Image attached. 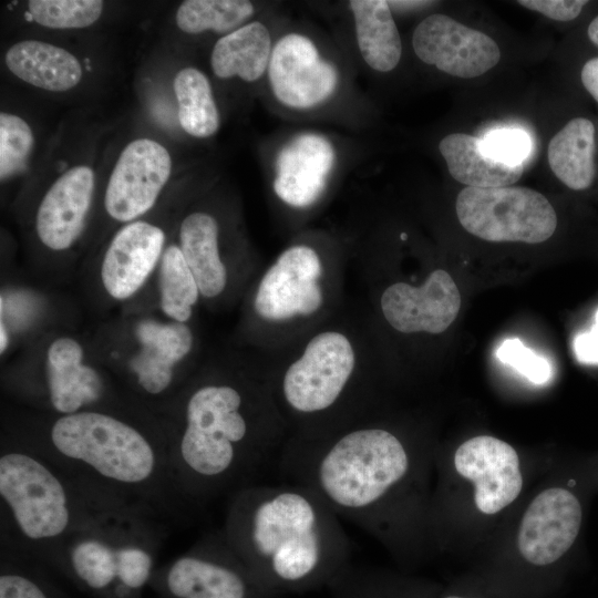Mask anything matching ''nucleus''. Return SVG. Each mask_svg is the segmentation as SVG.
<instances>
[{"label": "nucleus", "mask_w": 598, "mask_h": 598, "mask_svg": "<svg viewBox=\"0 0 598 598\" xmlns=\"http://www.w3.org/2000/svg\"><path fill=\"white\" fill-rule=\"evenodd\" d=\"M172 158L165 146L151 138L128 143L111 173L104 196L107 214L132 221L148 212L167 183Z\"/></svg>", "instance_id": "obj_12"}, {"label": "nucleus", "mask_w": 598, "mask_h": 598, "mask_svg": "<svg viewBox=\"0 0 598 598\" xmlns=\"http://www.w3.org/2000/svg\"><path fill=\"white\" fill-rule=\"evenodd\" d=\"M288 437L267 381L202 382L187 393L168 446L177 487L187 504L231 495L277 466Z\"/></svg>", "instance_id": "obj_2"}, {"label": "nucleus", "mask_w": 598, "mask_h": 598, "mask_svg": "<svg viewBox=\"0 0 598 598\" xmlns=\"http://www.w3.org/2000/svg\"><path fill=\"white\" fill-rule=\"evenodd\" d=\"M584 520V506L576 492L551 486L527 506L517 532L520 556L535 566L560 559L576 543Z\"/></svg>", "instance_id": "obj_11"}, {"label": "nucleus", "mask_w": 598, "mask_h": 598, "mask_svg": "<svg viewBox=\"0 0 598 598\" xmlns=\"http://www.w3.org/2000/svg\"><path fill=\"white\" fill-rule=\"evenodd\" d=\"M105 525V524H104ZM70 544L69 560L76 577L94 590L107 588L117 578V544L102 525L82 532Z\"/></svg>", "instance_id": "obj_28"}, {"label": "nucleus", "mask_w": 598, "mask_h": 598, "mask_svg": "<svg viewBox=\"0 0 598 598\" xmlns=\"http://www.w3.org/2000/svg\"><path fill=\"white\" fill-rule=\"evenodd\" d=\"M221 532L277 596L329 587L351 565L340 518L298 484H252L235 492Z\"/></svg>", "instance_id": "obj_3"}, {"label": "nucleus", "mask_w": 598, "mask_h": 598, "mask_svg": "<svg viewBox=\"0 0 598 598\" xmlns=\"http://www.w3.org/2000/svg\"><path fill=\"white\" fill-rule=\"evenodd\" d=\"M162 311L174 321L186 323L200 296L179 246H168L161 258L158 270Z\"/></svg>", "instance_id": "obj_30"}, {"label": "nucleus", "mask_w": 598, "mask_h": 598, "mask_svg": "<svg viewBox=\"0 0 598 598\" xmlns=\"http://www.w3.org/2000/svg\"><path fill=\"white\" fill-rule=\"evenodd\" d=\"M324 264L316 247L298 243L282 250L260 278L254 311L271 324L317 315L324 306Z\"/></svg>", "instance_id": "obj_9"}, {"label": "nucleus", "mask_w": 598, "mask_h": 598, "mask_svg": "<svg viewBox=\"0 0 598 598\" xmlns=\"http://www.w3.org/2000/svg\"><path fill=\"white\" fill-rule=\"evenodd\" d=\"M412 47L422 62L463 79L484 74L501 59V50L491 37L440 13L416 25Z\"/></svg>", "instance_id": "obj_13"}, {"label": "nucleus", "mask_w": 598, "mask_h": 598, "mask_svg": "<svg viewBox=\"0 0 598 598\" xmlns=\"http://www.w3.org/2000/svg\"><path fill=\"white\" fill-rule=\"evenodd\" d=\"M461 307L456 283L447 271H432L421 286L395 282L386 287L380 308L388 323L399 332H444Z\"/></svg>", "instance_id": "obj_15"}, {"label": "nucleus", "mask_w": 598, "mask_h": 598, "mask_svg": "<svg viewBox=\"0 0 598 598\" xmlns=\"http://www.w3.org/2000/svg\"><path fill=\"white\" fill-rule=\"evenodd\" d=\"M581 82L590 95L598 102V56L588 60L581 69Z\"/></svg>", "instance_id": "obj_40"}, {"label": "nucleus", "mask_w": 598, "mask_h": 598, "mask_svg": "<svg viewBox=\"0 0 598 598\" xmlns=\"http://www.w3.org/2000/svg\"><path fill=\"white\" fill-rule=\"evenodd\" d=\"M6 64L20 80L52 92H64L82 79L79 60L63 48L39 40L14 43L6 53Z\"/></svg>", "instance_id": "obj_21"}, {"label": "nucleus", "mask_w": 598, "mask_h": 598, "mask_svg": "<svg viewBox=\"0 0 598 598\" xmlns=\"http://www.w3.org/2000/svg\"><path fill=\"white\" fill-rule=\"evenodd\" d=\"M117 579L128 589L143 587L152 573L153 557L137 540H122L116 548Z\"/></svg>", "instance_id": "obj_35"}, {"label": "nucleus", "mask_w": 598, "mask_h": 598, "mask_svg": "<svg viewBox=\"0 0 598 598\" xmlns=\"http://www.w3.org/2000/svg\"><path fill=\"white\" fill-rule=\"evenodd\" d=\"M352 340L328 329L312 336L280 373L267 381L289 437L318 440L372 420Z\"/></svg>", "instance_id": "obj_5"}, {"label": "nucleus", "mask_w": 598, "mask_h": 598, "mask_svg": "<svg viewBox=\"0 0 598 598\" xmlns=\"http://www.w3.org/2000/svg\"><path fill=\"white\" fill-rule=\"evenodd\" d=\"M595 126L588 118L570 120L550 140L548 164L556 177L574 190L588 188L595 178Z\"/></svg>", "instance_id": "obj_26"}, {"label": "nucleus", "mask_w": 598, "mask_h": 598, "mask_svg": "<svg viewBox=\"0 0 598 598\" xmlns=\"http://www.w3.org/2000/svg\"><path fill=\"white\" fill-rule=\"evenodd\" d=\"M48 441L51 455L47 458L123 507L131 509L130 504L137 501L145 509H154L163 497L159 492L166 491L186 503L168 448L120 416L97 410L61 415L52 423Z\"/></svg>", "instance_id": "obj_4"}, {"label": "nucleus", "mask_w": 598, "mask_h": 598, "mask_svg": "<svg viewBox=\"0 0 598 598\" xmlns=\"http://www.w3.org/2000/svg\"><path fill=\"white\" fill-rule=\"evenodd\" d=\"M0 598H49L47 594L30 578L6 573L0 576Z\"/></svg>", "instance_id": "obj_38"}, {"label": "nucleus", "mask_w": 598, "mask_h": 598, "mask_svg": "<svg viewBox=\"0 0 598 598\" xmlns=\"http://www.w3.org/2000/svg\"><path fill=\"white\" fill-rule=\"evenodd\" d=\"M496 357L535 384H543L550 378L549 362L525 347L517 338L503 341L496 350Z\"/></svg>", "instance_id": "obj_36"}, {"label": "nucleus", "mask_w": 598, "mask_h": 598, "mask_svg": "<svg viewBox=\"0 0 598 598\" xmlns=\"http://www.w3.org/2000/svg\"><path fill=\"white\" fill-rule=\"evenodd\" d=\"M266 78L274 100L295 112L326 106L342 81L338 66L302 31H288L274 40Z\"/></svg>", "instance_id": "obj_8"}, {"label": "nucleus", "mask_w": 598, "mask_h": 598, "mask_svg": "<svg viewBox=\"0 0 598 598\" xmlns=\"http://www.w3.org/2000/svg\"><path fill=\"white\" fill-rule=\"evenodd\" d=\"M255 6L247 0H186L176 11V24L188 34L207 31L226 35L251 21Z\"/></svg>", "instance_id": "obj_29"}, {"label": "nucleus", "mask_w": 598, "mask_h": 598, "mask_svg": "<svg viewBox=\"0 0 598 598\" xmlns=\"http://www.w3.org/2000/svg\"><path fill=\"white\" fill-rule=\"evenodd\" d=\"M482 151L488 156L511 165H519L529 156L533 143L520 128L497 127L480 138Z\"/></svg>", "instance_id": "obj_34"}, {"label": "nucleus", "mask_w": 598, "mask_h": 598, "mask_svg": "<svg viewBox=\"0 0 598 598\" xmlns=\"http://www.w3.org/2000/svg\"><path fill=\"white\" fill-rule=\"evenodd\" d=\"M165 585L174 598L277 597L231 548L223 532L174 560Z\"/></svg>", "instance_id": "obj_10"}, {"label": "nucleus", "mask_w": 598, "mask_h": 598, "mask_svg": "<svg viewBox=\"0 0 598 598\" xmlns=\"http://www.w3.org/2000/svg\"><path fill=\"white\" fill-rule=\"evenodd\" d=\"M178 121L190 136L207 138L219 128L220 116L208 78L194 66L183 68L173 82Z\"/></svg>", "instance_id": "obj_27"}, {"label": "nucleus", "mask_w": 598, "mask_h": 598, "mask_svg": "<svg viewBox=\"0 0 598 598\" xmlns=\"http://www.w3.org/2000/svg\"><path fill=\"white\" fill-rule=\"evenodd\" d=\"M518 3L556 21H570L579 16L584 0H519Z\"/></svg>", "instance_id": "obj_37"}, {"label": "nucleus", "mask_w": 598, "mask_h": 598, "mask_svg": "<svg viewBox=\"0 0 598 598\" xmlns=\"http://www.w3.org/2000/svg\"><path fill=\"white\" fill-rule=\"evenodd\" d=\"M355 40L365 64L381 73L396 68L402 42L392 10L385 0H351L348 4Z\"/></svg>", "instance_id": "obj_24"}, {"label": "nucleus", "mask_w": 598, "mask_h": 598, "mask_svg": "<svg viewBox=\"0 0 598 598\" xmlns=\"http://www.w3.org/2000/svg\"><path fill=\"white\" fill-rule=\"evenodd\" d=\"M179 248L200 296L216 298L227 286L228 272L219 251V225L205 212L187 215L179 227Z\"/></svg>", "instance_id": "obj_23"}, {"label": "nucleus", "mask_w": 598, "mask_h": 598, "mask_svg": "<svg viewBox=\"0 0 598 598\" xmlns=\"http://www.w3.org/2000/svg\"><path fill=\"white\" fill-rule=\"evenodd\" d=\"M33 148V134L21 117L0 113V177L4 181L22 172Z\"/></svg>", "instance_id": "obj_32"}, {"label": "nucleus", "mask_w": 598, "mask_h": 598, "mask_svg": "<svg viewBox=\"0 0 598 598\" xmlns=\"http://www.w3.org/2000/svg\"><path fill=\"white\" fill-rule=\"evenodd\" d=\"M164 231L147 221L123 226L112 238L101 266L102 283L116 300L132 297L161 261Z\"/></svg>", "instance_id": "obj_17"}, {"label": "nucleus", "mask_w": 598, "mask_h": 598, "mask_svg": "<svg viewBox=\"0 0 598 598\" xmlns=\"http://www.w3.org/2000/svg\"><path fill=\"white\" fill-rule=\"evenodd\" d=\"M328 588L332 598H399L381 575L351 565Z\"/></svg>", "instance_id": "obj_33"}, {"label": "nucleus", "mask_w": 598, "mask_h": 598, "mask_svg": "<svg viewBox=\"0 0 598 598\" xmlns=\"http://www.w3.org/2000/svg\"><path fill=\"white\" fill-rule=\"evenodd\" d=\"M587 33L589 40L598 47V16L590 22Z\"/></svg>", "instance_id": "obj_42"}, {"label": "nucleus", "mask_w": 598, "mask_h": 598, "mask_svg": "<svg viewBox=\"0 0 598 598\" xmlns=\"http://www.w3.org/2000/svg\"><path fill=\"white\" fill-rule=\"evenodd\" d=\"M272 45L269 28L251 20L216 41L210 53L212 71L221 80L256 82L266 76Z\"/></svg>", "instance_id": "obj_22"}, {"label": "nucleus", "mask_w": 598, "mask_h": 598, "mask_svg": "<svg viewBox=\"0 0 598 598\" xmlns=\"http://www.w3.org/2000/svg\"><path fill=\"white\" fill-rule=\"evenodd\" d=\"M34 451L0 456V496L20 536L37 547L101 526L124 507L90 489Z\"/></svg>", "instance_id": "obj_6"}, {"label": "nucleus", "mask_w": 598, "mask_h": 598, "mask_svg": "<svg viewBox=\"0 0 598 598\" xmlns=\"http://www.w3.org/2000/svg\"><path fill=\"white\" fill-rule=\"evenodd\" d=\"M8 343H9V336H8V331L3 324V322L1 321V326H0V351L1 353H3L8 347Z\"/></svg>", "instance_id": "obj_43"}, {"label": "nucleus", "mask_w": 598, "mask_h": 598, "mask_svg": "<svg viewBox=\"0 0 598 598\" xmlns=\"http://www.w3.org/2000/svg\"><path fill=\"white\" fill-rule=\"evenodd\" d=\"M574 351L579 362L598 364V310L592 328L575 337Z\"/></svg>", "instance_id": "obj_39"}, {"label": "nucleus", "mask_w": 598, "mask_h": 598, "mask_svg": "<svg viewBox=\"0 0 598 598\" xmlns=\"http://www.w3.org/2000/svg\"><path fill=\"white\" fill-rule=\"evenodd\" d=\"M276 468L283 482L309 488L389 548L401 549L417 533L426 457L379 422L318 440L288 439Z\"/></svg>", "instance_id": "obj_1"}, {"label": "nucleus", "mask_w": 598, "mask_h": 598, "mask_svg": "<svg viewBox=\"0 0 598 598\" xmlns=\"http://www.w3.org/2000/svg\"><path fill=\"white\" fill-rule=\"evenodd\" d=\"M455 472L473 485V501L484 515H495L520 494L523 475L516 450L491 435L463 442L453 455Z\"/></svg>", "instance_id": "obj_14"}, {"label": "nucleus", "mask_w": 598, "mask_h": 598, "mask_svg": "<svg viewBox=\"0 0 598 598\" xmlns=\"http://www.w3.org/2000/svg\"><path fill=\"white\" fill-rule=\"evenodd\" d=\"M455 206L464 229L487 241L539 244L557 227L549 200L526 187H465Z\"/></svg>", "instance_id": "obj_7"}, {"label": "nucleus", "mask_w": 598, "mask_h": 598, "mask_svg": "<svg viewBox=\"0 0 598 598\" xmlns=\"http://www.w3.org/2000/svg\"><path fill=\"white\" fill-rule=\"evenodd\" d=\"M101 0H31L28 11L40 25L51 29H81L102 14Z\"/></svg>", "instance_id": "obj_31"}, {"label": "nucleus", "mask_w": 598, "mask_h": 598, "mask_svg": "<svg viewBox=\"0 0 598 598\" xmlns=\"http://www.w3.org/2000/svg\"><path fill=\"white\" fill-rule=\"evenodd\" d=\"M388 2L391 10L392 9H402V10L415 9V8H421L426 4L432 3L430 1H388Z\"/></svg>", "instance_id": "obj_41"}, {"label": "nucleus", "mask_w": 598, "mask_h": 598, "mask_svg": "<svg viewBox=\"0 0 598 598\" xmlns=\"http://www.w3.org/2000/svg\"><path fill=\"white\" fill-rule=\"evenodd\" d=\"M135 333L141 348L131 361V370L145 393L159 395L172 384L174 367L192 350V330L183 322L144 319Z\"/></svg>", "instance_id": "obj_19"}, {"label": "nucleus", "mask_w": 598, "mask_h": 598, "mask_svg": "<svg viewBox=\"0 0 598 598\" xmlns=\"http://www.w3.org/2000/svg\"><path fill=\"white\" fill-rule=\"evenodd\" d=\"M439 150L451 176L467 187H506L523 175V164L511 165L488 156L482 151L480 138L468 134L446 135Z\"/></svg>", "instance_id": "obj_25"}, {"label": "nucleus", "mask_w": 598, "mask_h": 598, "mask_svg": "<svg viewBox=\"0 0 598 598\" xmlns=\"http://www.w3.org/2000/svg\"><path fill=\"white\" fill-rule=\"evenodd\" d=\"M443 598H466V597H462V596H457V595H448V596H445Z\"/></svg>", "instance_id": "obj_44"}, {"label": "nucleus", "mask_w": 598, "mask_h": 598, "mask_svg": "<svg viewBox=\"0 0 598 598\" xmlns=\"http://www.w3.org/2000/svg\"><path fill=\"white\" fill-rule=\"evenodd\" d=\"M94 173L78 165L63 173L43 196L35 219L37 234L48 248H70L80 236L92 204Z\"/></svg>", "instance_id": "obj_18"}, {"label": "nucleus", "mask_w": 598, "mask_h": 598, "mask_svg": "<svg viewBox=\"0 0 598 598\" xmlns=\"http://www.w3.org/2000/svg\"><path fill=\"white\" fill-rule=\"evenodd\" d=\"M45 371L50 403L61 415L79 412L102 398V378L83 363V349L72 338L61 337L50 344Z\"/></svg>", "instance_id": "obj_20"}, {"label": "nucleus", "mask_w": 598, "mask_h": 598, "mask_svg": "<svg viewBox=\"0 0 598 598\" xmlns=\"http://www.w3.org/2000/svg\"><path fill=\"white\" fill-rule=\"evenodd\" d=\"M336 164V148L329 138L315 132L299 133L276 154L274 193L291 208L311 207L323 196Z\"/></svg>", "instance_id": "obj_16"}]
</instances>
